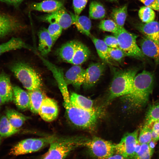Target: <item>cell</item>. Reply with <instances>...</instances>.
Instances as JSON below:
<instances>
[{
  "label": "cell",
  "instance_id": "obj_14",
  "mask_svg": "<svg viewBox=\"0 0 159 159\" xmlns=\"http://www.w3.org/2000/svg\"><path fill=\"white\" fill-rule=\"evenodd\" d=\"M85 70L79 65H74L66 72L64 78L67 85H71L79 88L85 80Z\"/></svg>",
  "mask_w": 159,
  "mask_h": 159
},
{
  "label": "cell",
  "instance_id": "obj_25",
  "mask_svg": "<svg viewBox=\"0 0 159 159\" xmlns=\"http://www.w3.org/2000/svg\"><path fill=\"white\" fill-rule=\"evenodd\" d=\"M77 41H69L63 44L58 51V55L63 61L70 63L74 55Z\"/></svg>",
  "mask_w": 159,
  "mask_h": 159
},
{
  "label": "cell",
  "instance_id": "obj_12",
  "mask_svg": "<svg viewBox=\"0 0 159 159\" xmlns=\"http://www.w3.org/2000/svg\"><path fill=\"white\" fill-rule=\"evenodd\" d=\"M59 113L57 102L54 99L46 97L39 108L38 114L44 121L51 122L56 119Z\"/></svg>",
  "mask_w": 159,
  "mask_h": 159
},
{
  "label": "cell",
  "instance_id": "obj_23",
  "mask_svg": "<svg viewBox=\"0 0 159 159\" xmlns=\"http://www.w3.org/2000/svg\"><path fill=\"white\" fill-rule=\"evenodd\" d=\"M90 54V51L87 47L77 41L74 55L70 63L74 65L81 64L87 59Z\"/></svg>",
  "mask_w": 159,
  "mask_h": 159
},
{
  "label": "cell",
  "instance_id": "obj_16",
  "mask_svg": "<svg viewBox=\"0 0 159 159\" xmlns=\"http://www.w3.org/2000/svg\"><path fill=\"white\" fill-rule=\"evenodd\" d=\"M0 96L2 104L13 101V86L9 76L4 72L0 73Z\"/></svg>",
  "mask_w": 159,
  "mask_h": 159
},
{
  "label": "cell",
  "instance_id": "obj_43",
  "mask_svg": "<svg viewBox=\"0 0 159 159\" xmlns=\"http://www.w3.org/2000/svg\"><path fill=\"white\" fill-rule=\"evenodd\" d=\"M143 3L145 6L149 7L153 10L159 11V6L158 0H138Z\"/></svg>",
  "mask_w": 159,
  "mask_h": 159
},
{
  "label": "cell",
  "instance_id": "obj_49",
  "mask_svg": "<svg viewBox=\"0 0 159 159\" xmlns=\"http://www.w3.org/2000/svg\"><path fill=\"white\" fill-rule=\"evenodd\" d=\"M1 137L0 136V143L1 142Z\"/></svg>",
  "mask_w": 159,
  "mask_h": 159
},
{
  "label": "cell",
  "instance_id": "obj_9",
  "mask_svg": "<svg viewBox=\"0 0 159 159\" xmlns=\"http://www.w3.org/2000/svg\"><path fill=\"white\" fill-rule=\"evenodd\" d=\"M40 19L50 24H57L64 29L68 28L73 24L71 14L67 12L64 7L54 12L42 16Z\"/></svg>",
  "mask_w": 159,
  "mask_h": 159
},
{
  "label": "cell",
  "instance_id": "obj_7",
  "mask_svg": "<svg viewBox=\"0 0 159 159\" xmlns=\"http://www.w3.org/2000/svg\"><path fill=\"white\" fill-rule=\"evenodd\" d=\"M115 144L97 137L87 140L84 143L90 155L96 159H107L115 153Z\"/></svg>",
  "mask_w": 159,
  "mask_h": 159
},
{
  "label": "cell",
  "instance_id": "obj_11",
  "mask_svg": "<svg viewBox=\"0 0 159 159\" xmlns=\"http://www.w3.org/2000/svg\"><path fill=\"white\" fill-rule=\"evenodd\" d=\"M106 66L102 62L93 63L85 70V77L83 84L84 87L88 89L93 86L104 73Z\"/></svg>",
  "mask_w": 159,
  "mask_h": 159
},
{
  "label": "cell",
  "instance_id": "obj_15",
  "mask_svg": "<svg viewBox=\"0 0 159 159\" xmlns=\"http://www.w3.org/2000/svg\"><path fill=\"white\" fill-rule=\"evenodd\" d=\"M141 50L144 55L154 59L159 64V44L144 36L140 40Z\"/></svg>",
  "mask_w": 159,
  "mask_h": 159
},
{
  "label": "cell",
  "instance_id": "obj_22",
  "mask_svg": "<svg viewBox=\"0 0 159 159\" xmlns=\"http://www.w3.org/2000/svg\"><path fill=\"white\" fill-rule=\"evenodd\" d=\"M28 92L30 99L29 109L33 113L37 114L40 106L46 97L41 88L28 90Z\"/></svg>",
  "mask_w": 159,
  "mask_h": 159
},
{
  "label": "cell",
  "instance_id": "obj_30",
  "mask_svg": "<svg viewBox=\"0 0 159 159\" xmlns=\"http://www.w3.org/2000/svg\"><path fill=\"white\" fill-rule=\"evenodd\" d=\"M127 5L112 9L111 16L113 20L120 27H124L127 14Z\"/></svg>",
  "mask_w": 159,
  "mask_h": 159
},
{
  "label": "cell",
  "instance_id": "obj_50",
  "mask_svg": "<svg viewBox=\"0 0 159 159\" xmlns=\"http://www.w3.org/2000/svg\"><path fill=\"white\" fill-rule=\"evenodd\" d=\"M158 4L159 6V0H158Z\"/></svg>",
  "mask_w": 159,
  "mask_h": 159
},
{
  "label": "cell",
  "instance_id": "obj_21",
  "mask_svg": "<svg viewBox=\"0 0 159 159\" xmlns=\"http://www.w3.org/2000/svg\"><path fill=\"white\" fill-rule=\"evenodd\" d=\"M70 14L73 24L75 26L78 30L81 33L90 37L92 35L90 32L92 26L90 19L85 16L76 15L71 12Z\"/></svg>",
  "mask_w": 159,
  "mask_h": 159
},
{
  "label": "cell",
  "instance_id": "obj_45",
  "mask_svg": "<svg viewBox=\"0 0 159 159\" xmlns=\"http://www.w3.org/2000/svg\"><path fill=\"white\" fill-rule=\"evenodd\" d=\"M23 0H0V1L15 6L17 5Z\"/></svg>",
  "mask_w": 159,
  "mask_h": 159
},
{
  "label": "cell",
  "instance_id": "obj_5",
  "mask_svg": "<svg viewBox=\"0 0 159 159\" xmlns=\"http://www.w3.org/2000/svg\"><path fill=\"white\" fill-rule=\"evenodd\" d=\"M10 69L23 87L28 90L41 88L42 80L39 76L28 64L18 62L12 65Z\"/></svg>",
  "mask_w": 159,
  "mask_h": 159
},
{
  "label": "cell",
  "instance_id": "obj_32",
  "mask_svg": "<svg viewBox=\"0 0 159 159\" xmlns=\"http://www.w3.org/2000/svg\"><path fill=\"white\" fill-rule=\"evenodd\" d=\"M19 129L13 127L8 121L6 116H2L0 119V136L7 137L16 133Z\"/></svg>",
  "mask_w": 159,
  "mask_h": 159
},
{
  "label": "cell",
  "instance_id": "obj_39",
  "mask_svg": "<svg viewBox=\"0 0 159 159\" xmlns=\"http://www.w3.org/2000/svg\"><path fill=\"white\" fill-rule=\"evenodd\" d=\"M62 29V28L57 24H50L47 30L52 38L54 44L61 35Z\"/></svg>",
  "mask_w": 159,
  "mask_h": 159
},
{
  "label": "cell",
  "instance_id": "obj_13",
  "mask_svg": "<svg viewBox=\"0 0 159 159\" xmlns=\"http://www.w3.org/2000/svg\"><path fill=\"white\" fill-rule=\"evenodd\" d=\"M41 59L48 68L51 71L53 75L57 81L59 87L63 97L64 104L69 103L70 102V95L67 88V85L65 82L64 75L60 69L49 61L45 60L42 57Z\"/></svg>",
  "mask_w": 159,
  "mask_h": 159
},
{
  "label": "cell",
  "instance_id": "obj_6",
  "mask_svg": "<svg viewBox=\"0 0 159 159\" xmlns=\"http://www.w3.org/2000/svg\"><path fill=\"white\" fill-rule=\"evenodd\" d=\"M114 34L117 39L119 47L126 57L140 59L144 57V55L137 44L138 35L129 32L124 27L121 28L117 33Z\"/></svg>",
  "mask_w": 159,
  "mask_h": 159
},
{
  "label": "cell",
  "instance_id": "obj_1",
  "mask_svg": "<svg viewBox=\"0 0 159 159\" xmlns=\"http://www.w3.org/2000/svg\"><path fill=\"white\" fill-rule=\"evenodd\" d=\"M154 81L153 74L148 71L143 70L135 75L130 92L122 97L128 107L138 109L146 104L153 90Z\"/></svg>",
  "mask_w": 159,
  "mask_h": 159
},
{
  "label": "cell",
  "instance_id": "obj_29",
  "mask_svg": "<svg viewBox=\"0 0 159 159\" xmlns=\"http://www.w3.org/2000/svg\"><path fill=\"white\" fill-rule=\"evenodd\" d=\"M90 37L94 44L100 58L105 62L110 63L111 58L108 52L109 47L104 40L97 39L92 35Z\"/></svg>",
  "mask_w": 159,
  "mask_h": 159
},
{
  "label": "cell",
  "instance_id": "obj_20",
  "mask_svg": "<svg viewBox=\"0 0 159 159\" xmlns=\"http://www.w3.org/2000/svg\"><path fill=\"white\" fill-rule=\"evenodd\" d=\"M39 44L38 50L42 56H45L49 53L54 44L52 38L47 29L43 28L38 33Z\"/></svg>",
  "mask_w": 159,
  "mask_h": 159
},
{
  "label": "cell",
  "instance_id": "obj_42",
  "mask_svg": "<svg viewBox=\"0 0 159 159\" xmlns=\"http://www.w3.org/2000/svg\"><path fill=\"white\" fill-rule=\"evenodd\" d=\"M103 40L109 47L116 48L119 47L117 39L115 36H106Z\"/></svg>",
  "mask_w": 159,
  "mask_h": 159
},
{
  "label": "cell",
  "instance_id": "obj_37",
  "mask_svg": "<svg viewBox=\"0 0 159 159\" xmlns=\"http://www.w3.org/2000/svg\"><path fill=\"white\" fill-rule=\"evenodd\" d=\"M153 153L150 149L148 143L142 144L132 159H151Z\"/></svg>",
  "mask_w": 159,
  "mask_h": 159
},
{
  "label": "cell",
  "instance_id": "obj_4",
  "mask_svg": "<svg viewBox=\"0 0 159 159\" xmlns=\"http://www.w3.org/2000/svg\"><path fill=\"white\" fill-rule=\"evenodd\" d=\"M64 106L67 119L72 125L87 130H93L95 128L98 116L96 110L82 109L74 106L70 102Z\"/></svg>",
  "mask_w": 159,
  "mask_h": 159
},
{
  "label": "cell",
  "instance_id": "obj_46",
  "mask_svg": "<svg viewBox=\"0 0 159 159\" xmlns=\"http://www.w3.org/2000/svg\"><path fill=\"white\" fill-rule=\"evenodd\" d=\"M107 159H127L121 155L115 153Z\"/></svg>",
  "mask_w": 159,
  "mask_h": 159
},
{
  "label": "cell",
  "instance_id": "obj_19",
  "mask_svg": "<svg viewBox=\"0 0 159 159\" xmlns=\"http://www.w3.org/2000/svg\"><path fill=\"white\" fill-rule=\"evenodd\" d=\"M138 29L145 37L159 44V23L154 21L137 26Z\"/></svg>",
  "mask_w": 159,
  "mask_h": 159
},
{
  "label": "cell",
  "instance_id": "obj_3",
  "mask_svg": "<svg viewBox=\"0 0 159 159\" xmlns=\"http://www.w3.org/2000/svg\"><path fill=\"white\" fill-rule=\"evenodd\" d=\"M137 71L136 69H117L114 71L109 88V99L112 100L129 94Z\"/></svg>",
  "mask_w": 159,
  "mask_h": 159
},
{
  "label": "cell",
  "instance_id": "obj_10",
  "mask_svg": "<svg viewBox=\"0 0 159 159\" xmlns=\"http://www.w3.org/2000/svg\"><path fill=\"white\" fill-rule=\"evenodd\" d=\"M23 26L15 17L0 14V38L20 31Z\"/></svg>",
  "mask_w": 159,
  "mask_h": 159
},
{
  "label": "cell",
  "instance_id": "obj_17",
  "mask_svg": "<svg viewBox=\"0 0 159 159\" xmlns=\"http://www.w3.org/2000/svg\"><path fill=\"white\" fill-rule=\"evenodd\" d=\"M63 7V2L57 0H45L39 2L33 3L30 6L32 10L48 13L54 12Z\"/></svg>",
  "mask_w": 159,
  "mask_h": 159
},
{
  "label": "cell",
  "instance_id": "obj_36",
  "mask_svg": "<svg viewBox=\"0 0 159 159\" xmlns=\"http://www.w3.org/2000/svg\"><path fill=\"white\" fill-rule=\"evenodd\" d=\"M101 30L107 32L117 33L121 28L113 20L104 19L101 20L99 25Z\"/></svg>",
  "mask_w": 159,
  "mask_h": 159
},
{
  "label": "cell",
  "instance_id": "obj_33",
  "mask_svg": "<svg viewBox=\"0 0 159 159\" xmlns=\"http://www.w3.org/2000/svg\"><path fill=\"white\" fill-rule=\"evenodd\" d=\"M58 137L52 135L45 137L35 138L32 143L31 148V153L37 152L44 147L49 144Z\"/></svg>",
  "mask_w": 159,
  "mask_h": 159
},
{
  "label": "cell",
  "instance_id": "obj_44",
  "mask_svg": "<svg viewBox=\"0 0 159 159\" xmlns=\"http://www.w3.org/2000/svg\"><path fill=\"white\" fill-rule=\"evenodd\" d=\"M149 126L152 130L159 135V120L154 122Z\"/></svg>",
  "mask_w": 159,
  "mask_h": 159
},
{
  "label": "cell",
  "instance_id": "obj_2",
  "mask_svg": "<svg viewBox=\"0 0 159 159\" xmlns=\"http://www.w3.org/2000/svg\"><path fill=\"white\" fill-rule=\"evenodd\" d=\"M86 140L77 137H58L42 159H65L72 151L84 146Z\"/></svg>",
  "mask_w": 159,
  "mask_h": 159
},
{
  "label": "cell",
  "instance_id": "obj_47",
  "mask_svg": "<svg viewBox=\"0 0 159 159\" xmlns=\"http://www.w3.org/2000/svg\"><path fill=\"white\" fill-rule=\"evenodd\" d=\"M2 104V103L1 100V97L0 96V107Z\"/></svg>",
  "mask_w": 159,
  "mask_h": 159
},
{
  "label": "cell",
  "instance_id": "obj_31",
  "mask_svg": "<svg viewBox=\"0 0 159 159\" xmlns=\"http://www.w3.org/2000/svg\"><path fill=\"white\" fill-rule=\"evenodd\" d=\"M89 14L90 19H100L104 18L105 16L106 10L101 3L93 1L90 4Z\"/></svg>",
  "mask_w": 159,
  "mask_h": 159
},
{
  "label": "cell",
  "instance_id": "obj_27",
  "mask_svg": "<svg viewBox=\"0 0 159 159\" xmlns=\"http://www.w3.org/2000/svg\"><path fill=\"white\" fill-rule=\"evenodd\" d=\"M34 138L24 139L18 142L11 149L10 155L17 156L31 153V148Z\"/></svg>",
  "mask_w": 159,
  "mask_h": 159
},
{
  "label": "cell",
  "instance_id": "obj_26",
  "mask_svg": "<svg viewBox=\"0 0 159 159\" xmlns=\"http://www.w3.org/2000/svg\"><path fill=\"white\" fill-rule=\"evenodd\" d=\"M70 100L72 105L78 107L89 110H96L92 100L76 93H71Z\"/></svg>",
  "mask_w": 159,
  "mask_h": 159
},
{
  "label": "cell",
  "instance_id": "obj_38",
  "mask_svg": "<svg viewBox=\"0 0 159 159\" xmlns=\"http://www.w3.org/2000/svg\"><path fill=\"white\" fill-rule=\"evenodd\" d=\"M152 140L151 128L149 126L145 125L138 137V142L140 145L148 143Z\"/></svg>",
  "mask_w": 159,
  "mask_h": 159
},
{
  "label": "cell",
  "instance_id": "obj_35",
  "mask_svg": "<svg viewBox=\"0 0 159 159\" xmlns=\"http://www.w3.org/2000/svg\"><path fill=\"white\" fill-rule=\"evenodd\" d=\"M138 14L140 19L145 23L153 21L155 16V13L153 10L146 6H142L140 8Z\"/></svg>",
  "mask_w": 159,
  "mask_h": 159
},
{
  "label": "cell",
  "instance_id": "obj_28",
  "mask_svg": "<svg viewBox=\"0 0 159 159\" xmlns=\"http://www.w3.org/2000/svg\"><path fill=\"white\" fill-rule=\"evenodd\" d=\"M6 116L12 126L18 129L29 118V117L12 109L6 110Z\"/></svg>",
  "mask_w": 159,
  "mask_h": 159
},
{
  "label": "cell",
  "instance_id": "obj_24",
  "mask_svg": "<svg viewBox=\"0 0 159 159\" xmlns=\"http://www.w3.org/2000/svg\"><path fill=\"white\" fill-rule=\"evenodd\" d=\"M23 48L33 49L20 38L12 37L8 41L0 44V56L7 52Z\"/></svg>",
  "mask_w": 159,
  "mask_h": 159
},
{
  "label": "cell",
  "instance_id": "obj_8",
  "mask_svg": "<svg viewBox=\"0 0 159 159\" xmlns=\"http://www.w3.org/2000/svg\"><path fill=\"white\" fill-rule=\"evenodd\" d=\"M138 142V130L125 134L120 142L115 144V153L123 156L127 159H132Z\"/></svg>",
  "mask_w": 159,
  "mask_h": 159
},
{
  "label": "cell",
  "instance_id": "obj_18",
  "mask_svg": "<svg viewBox=\"0 0 159 159\" xmlns=\"http://www.w3.org/2000/svg\"><path fill=\"white\" fill-rule=\"evenodd\" d=\"M13 100L19 109L25 110L29 108L30 99L29 93L17 86H13Z\"/></svg>",
  "mask_w": 159,
  "mask_h": 159
},
{
  "label": "cell",
  "instance_id": "obj_34",
  "mask_svg": "<svg viewBox=\"0 0 159 159\" xmlns=\"http://www.w3.org/2000/svg\"><path fill=\"white\" fill-rule=\"evenodd\" d=\"M159 120V102L152 105L146 115L145 125L150 126L154 122Z\"/></svg>",
  "mask_w": 159,
  "mask_h": 159
},
{
  "label": "cell",
  "instance_id": "obj_41",
  "mask_svg": "<svg viewBox=\"0 0 159 159\" xmlns=\"http://www.w3.org/2000/svg\"><path fill=\"white\" fill-rule=\"evenodd\" d=\"M88 0H73L74 14L80 15L85 7Z\"/></svg>",
  "mask_w": 159,
  "mask_h": 159
},
{
  "label": "cell",
  "instance_id": "obj_40",
  "mask_svg": "<svg viewBox=\"0 0 159 159\" xmlns=\"http://www.w3.org/2000/svg\"><path fill=\"white\" fill-rule=\"evenodd\" d=\"M108 52L111 59L118 62H121L124 57H126L119 47L116 48L108 47Z\"/></svg>",
  "mask_w": 159,
  "mask_h": 159
},
{
  "label": "cell",
  "instance_id": "obj_48",
  "mask_svg": "<svg viewBox=\"0 0 159 159\" xmlns=\"http://www.w3.org/2000/svg\"><path fill=\"white\" fill-rule=\"evenodd\" d=\"M110 1H116L118 0H107Z\"/></svg>",
  "mask_w": 159,
  "mask_h": 159
}]
</instances>
